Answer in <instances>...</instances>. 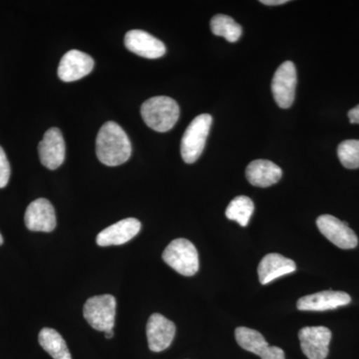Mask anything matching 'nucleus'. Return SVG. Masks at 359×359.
I'll return each mask as SVG.
<instances>
[{
	"instance_id": "nucleus-1",
	"label": "nucleus",
	"mask_w": 359,
	"mask_h": 359,
	"mask_svg": "<svg viewBox=\"0 0 359 359\" xmlns=\"http://www.w3.org/2000/svg\"><path fill=\"white\" fill-rule=\"evenodd\" d=\"M96 154L102 164L109 167L120 166L130 159L131 142L119 124L109 121L102 125L97 135Z\"/></svg>"
},
{
	"instance_id": "nucleus-2",
	"label": "nucleus",
	"mask_w": 359,
	"mask_h": 359,
	"mask_svg": "<svg viewBox=\"0 0 359 359\" xmlns=\"http://www.w3.org/2000/svg\"><path fill=\"white\" fill-rule=\"evenodd\" d=\"M144 122L156 132L170 131L180 117V107L174 99L167 96H157L148 99L141 107Z\"/></svg>"
},
{
	"instance_id": "nucleus-3",
	"label": "nucleus",
	"mask_w": 359,
	"mask_h": 359,
	"mask_svg": "<svg viewBox=\"0 0 359 359\" xmlns=\"http://www.w3.org/2000/svg\"><path fill=\"white\" fill-rule=\"evenodd\" d=\"M163 259L180 275L192 276L199 271V254L195 245L186 238H176L168 245Z\"/></svg>"
},
{
	"instance_id": "nucleus-4",
	"label": "nucleus",
	"mask_w": 359,
	"mask_h": 359,
	"mask_svg": "<svg viewBox=\"0 0 359 359\" xmlns=\"http://www.w3.org/2000/svg\"><path fill=\"white\" fill-rule=\"evenodd\" d=\"M212 122L211 115L201 114L186 129L181 142V155L187 164H193L202 155Z\"/></svg>"
},
{
	"instance_id": "nucleus-5",
	"label": "nucleus",
	"mask_w": 359,
	"mask_h": 359,
	"mask_svg": "<svg viewBox=\"0 0 359 359\" xmlns=\"http://www.w3.org/2000/svg\"><path fill=\"white\" fill-rule=\"evenodd\" d=\"M85 320L94 330L107 332L115 325L116 299L111 294L95 295L85 302Z\"/></svg>"
},
{
	"instance_id": "nucleus-6",
	"label": "nucleus",
	"mask_w": 359,
	"mask_h": 359,
	"mask_svg": "<svg viewBox=\"0 0 359 359\" xmlns=\"http://www.w3.org/2000/svg\"><path fill=\"white\" fill-rule=\"evenodd\" d=\"M297 81V69L292 61H285L276 69L271 81V92L276 104L283 109H287L294 104Z\"/></svg>"
},
{
	"instance_id": "nucleus-7",
	"label": "nucleus",
	"mask_w": 359,
	"mask_h": 359,
	"mask_svg": "<svg viewBox=\"0 0 359 359\" xmlns=\"http://www.w3.org/2000/svg\"><path fill=\"white\" fill-rule=\"evenodd\" d=\"M318 230L332 244L344 250H351L358 245V238L348 224L330 215H323L316 219Z\"/></svg>"
},
{
	"instance_id": "nucleus-8",
	"label": "nucleus",
	"mask_w": 359,
	"mask_h": 359,
	"mask_svg": "<svg viewBox=\"0 0 359 359\" xmlns=\"http://www.w3.org/2000/svg\"><path fill=\"white\" fill-rule=\"evenodd\" d=\"M302 353L309 359H325L332 340V332L325 327H306L299 332Z\"/></svg>"
},
{
	"instance_id": "nucleus-9",
	"label": "nucleus",
	"mask_w": 359,
	"mask_h": 359,
	"mask_svg": "<svg viewBox=\"0 0 359 359\" xmlns=\"http://www.w3.org/2000/svg\"><path fill=\"white\" fill-rule=\"evenodd\" d=\"M236 339L245 351L259 355L262 359H285V353L278 346H269L263 335L252 328L241 327L236 330Z\"/></svg>"
},
{
	"instance_id": "nucleus-10",
	"label": "nucleus",
	"mask_w": 359,
	"mask_h": 359,
	"mask_svg": "<svg viewBox=\"0 0 359 359\" xmlns=\"http://www.w3.org/2000/svg\"><path fill=\"white\" fill-rule=\"evenodd\" d=\"M41 164L49 170L58 169L65 160V142L58 128H50L45 132L39 145Z\"/></svg>"
},
{
	"instance_id": "nucleus-11",
	"label": "nucleus",
	"mask_w": 359,
	"mask_h": 359,
	"mask_svg": "<svg viewBox=\"0 0 359 359\" xmlns=\"http://www.w3.org/2000/svg\"><path fill=\"white\" fill-rule=\"evenodd\" d=\"M146 332L149 348L154 353H161L171 346L176 334V325L162 314L154 313L149 318Z\"/></svg>"
},
{
	"instance_id": "nucleus-12",
	"label": "nucleus",
	"mask_w": 359,
	"mask_h": 359,
	"mask_svg": "<svg viewBox=\"0 0 359 359\" xmlns=\"http://www.w3.org/2000/svg\"><path fill=\"white\" fill-rule=\"evenodd\" d=\"M25 222L29 231L50 233L56 228L55 210L48 200L40 198L28 205Z\"/></svg>"
},
{
	"instance_id": "nucleus-13",
	"label": "nucleus",
	"mask_w": 359,
	"mask_h": 359,
	"mask_svg": "<svg viewBox=\"0 0 359 359\" xmlns=\"http://www.w3.org/2000/svg\"><path fill=\"white\" fill-rule=\"evenodd\" d=\"M125 46L141 57L157 59L166 53V46L161 40L144 30H130L125 35Z\"/></svg>"
},
{
	"instance_id": "nucleus-14",
	"label": "nucleus",
	"mask_w": 359,
	"mask_h": 359,
	"mask_svg": "<svg viewBox=\"0 0 359 359\" xmlns=\"http://www.w3.org/2000/svg\"><path fill=\"white\" fill-rule=\"evenodd\" d=\"M94 60L88 54L79 50L66 52L58 66V77L65 82L77 81L90 74Z\"/></svg>"
},
{
	"instance_id": "nucleus-15",
	"label": "nucleus",
	"mask_w": 359,
	"mask_h": 359,
	"mask_svg": "<svg viewBox=\"0 0 359 359\" xmlns=\"http://www.w3.org/2000/svg\"><path fill=\"white\" fill-rule=\"evenodd\" d=\"M142 224L137 219H122L108 228L104 229L96 238L97 245L100 247L109 245H121L126 244L138 235Z\"/></svg>"
},
{
	"instance_id": "nucleus-16",
	"label": "nucleus",
	"mask_w": 359,
	"mask_h": 359,
	"mask_svg": "<svg viewBox=\"0 0 359 359\" xmlns=\"http://www.w3.org/2000/svg\"><path fill=\"white\" fill-rule=\"evenodd\" d=\"M351 302V295L346 292L325 290L302 297L297 306L299 311H325L347 306Z\"/></svg>"
},
{
	"instance_id": "nucleus-17",
	"label": "nucleus",
	"mask_w": 359,
	"mask_h": 359,
	"mask_svg": "<svg viewBox=\"0 0 359 359\" xmlns=\"http://www.w3.org/2000/svg\"><path fill=\"white\" fill-rule=\"evenodd\" d=\"M295 271L297 264L292 259L280 254H269L259 263L257 273L262 285H268L276 278L289 275Z\"/></svg>"
},
{
	"instance_id": "nucleus-18",
	"label": "nucleus",
	"mask_w": 359,
	"mask_h": 359,
	"mask_svg": "<svg viewBox=\"0 0 359 359\" xmlns=\"http://www.w3.org/2000/svg\"><path fill=\"white\" fill-rule=\"evenodd\" d=\"M283 171L278 165L268 160H255L245 169V177L252 186L268 188L282 179Z\"/></svg>"
},
{
	"instance_id": "nucleus-19",
	"label": "nucleus",
	"mask_w": 359,
	"mask_h": 359,
	"mask_svg": "<svg viewBox=\"0 0 359 359\" xmlns=\"http://www.w3.org/2000/svg\"><path fill=\"white\" fill-rule=\"evenodd\" d=\"M39 341L42 348L50 354L52 358L72 359L65 339L55 330L42 328L39 332Z\"/></svg>"
},
{
	"instance_id": "nucleus-20",
	"label": "nucleus",
	"mask_w": 359,
	"mask_h": 359,
	"mask_svg": "<svg viewBox=\"0 0 359 359\" xmlns=\"http://www.w3.org/2000/svg\"><path fill=\"white\" fill-rule=\"evenodd\" d=\"M211 29L217 36L224 37L226 41L235 43L242 36V26L233 18L224 14H217L212 18Z\"/></svg>"
},
{
	"instance_id": "nucleus-21",
	"label": "nucleus",
	"mask_w": 359,
	"mask_h": 359,
	"mask_svg": "<svg viewBox=\"0 0 359 359\" xmlns=\"http://www.w3.org/2000/svg\"><path fill=\"white\" fill-rule=\"evenodd\" d=\"M254 211V203L249 197L238 196L226 208V217L231 221L237 222L242 226H247Z\"/></svg>"
},
{
	"instance_id": "nucleus-22",
	"label": "nucleus",
	"mask_w": 359,
	"mask_h": 359,
	"mask_svg": "<svg viewBox=\"0 0 359 359\" xmlns=\"http://www.w3.org/2000/svg\"><path fill=\"white\" fill-rule=\"evenodd\" d=\"M337 156L342 166L347 169L359 168V140H346L339 144Z\"/></svg>"
},
{
	"instance_id": "nucleus-23",
	"label": "nucleus",
	"mask_w": 359,
	"mask_h": 359,
	"mask_svg": "<svg viewBox=\"0 0 359 359\" xmlns=\"http://www.w3.org/2000/svg\"><path fill=\"white\" fill-rule=\"evenodd\" d=\"M11 165L7 160L6 152L0 147V189L6 188L11 178Z\"/></svg>"
},
{
	"instance_id": "nucleus-24",
	"label": "nucleus",
	"mask_w": 359,
	"mask_h": 359,
	"mask_svg": "<svg viewBox=\"0 0 359 359\" xmlns=\"http://www.w3.org/2000/svg\"><path fill=\"white\" fill-rule=\"evenodd\" d=\"M348 119L353 124H359V105L349 110Z\"/></svg>"
},
{
	"instance_id": "nucleus-25",
	"label": "nucleus",
	"mask_w": 359,
	"mask_h": 359,
	"mask_svg": "<svg viewBox=\"0 0 359 359\" xmlns=\"http://www.w3.org/2000/svg\"><path fill=\"white\" fill-rule=\"evenodd\" d=\"M261 4L264 6H282L289 2V0H261Z\"/></svg>"
},
{
	"instance_id": "nucleus-26",
	"label": "nucleus",
	"mask_w": 359,
	"mask_h": 359,
	"mask_svg": "<svg viewBox=\"0 0 359 359\" xmlns=\"http://www.w3.org/2000/svg\"><path fill=\"white\" fill-rule=\"evenodd\" d=\"M113 337H114V332H113V330H107V332H105L106 339H112Z\"/></svg>"
},
{
	"instance_id": "nucleus-27",
	"label": "nucleus",
	"mask_w": 359,
	"mask_h": 359,
	"mask_svg": "<svg viewBox=\"0 0 359 359\" xmlns=\"http://www.w3.org/2000/svg\"><path fill=\"white\" fill-rule=\"evenodd\" d=\"M4 244V238H2L1 233H0V245Z\"/></svg>"
}]
</instances>
